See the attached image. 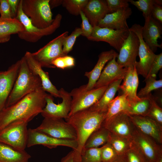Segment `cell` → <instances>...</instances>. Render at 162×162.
<instances>
[{
	"instance_id": "cell-29",
	"label": "cell",
	"mask_w": 162,
	"mask_h": 162,
	"mask_svg": "<svg viewBox=\"0 0 162 162\" xmlns=\"http://www.w3.org/2000/svg\"><path fill=\"white\" fill-rule=\"evenodd\" d=\"M127 97L126 95L122 94L114 98L108 106L104 121L108 120L121 112L127 113L129 105Z\"/></svg>"
},
{
	"instance_id": "cell-7",
	"label": "cell",
	"mask_w": 162,
	"mask_h": 162,
	"mask_svg": "<svg viewBox=\"0 0 162 162\" xmlns=\"http://www.w3.org/2000/svg\"><path fill=\"white\" fill-rule=\"evenodd\" d=\"M28 123L23 121H16L0 130V142L19 150H25L28 138Z\"/></svg>"
},
{
	"instance_id": "cell-10",
	"label": "cell",
	"mask_w": 162,
	"mask_h": 162,
	"mask_svg": "<svg viewBox=\"0 0 162 162\" xmlns=\"http://www.w3.org/2000/svg\"><path fill=\"white\" fill-rule=\"evenodd\" d=\"M35 129L56 138L76 140L74 129L63 118H44L40 125Z\"/></svg>"
},
{
	"instance_id": "cell-20",
	"label": "cell",
	"mask_w": 162,
	"mask_h": 162,
	"mask_svg": "<svg viewBox=\"0 0 162 162\" xmlns=\"http://www.w3.org/2000/svg\"><path fill=\"white\" fill-rule=\"evenodd\" d=\"M145 19V23L142 30V37L145 42L154 52L158 47L162 48V44H158V39L161 37L162 24L152 15Z\"/></svg>"
},
{
	"instance_id": "cell-34",
	"label": "cell",
	"mask_w": 162,
	"mask_h": 162,
	"mask_svg": "<svg viewBox=\"0 0 162 162\" xmlns=\"http://www.w3.org/2000/svg\"><path fill=\"white\" fill-rule=\"evenodd\" d=\"M100 152V147L83 148L80 162H102Z\"/></svg>"
},
{
	"instance_id": "cell-32",
	"label": "cell",
	"mask_w": 162,
	"mask_h": 162,
	"mask_svg": "<svg viewBox=\"0 0 162 162\" xmlns=\"http://www.w3.org/2000/svg\"><path fill=\"white\" fill-rule=\"evenodd\" d=\"M156 75H153L145 78V86L141 88L137 94L139 98L148 96L152 91L162 87V80H156Z\"/></svg>"
},
{
	"instance_id": "cell-21",
	"label": "cell",
	"mask_w": 162,
	"mask_h": 162,
	"mask_svg": "<svg viewBox=\"0 0 162 162\" xmlns=\"http://www.w3.org/2000/svg\"><path fill=\"white\" fill-rule=\"evenodd\" d=\"M24 57L30 69L40 79L43 89L52 96L60 98L59 90L51 82L49 73L43 69L41 65L34 58L32 53L26 51Z\"/></svg>"
},
{
	"instance_id": "cell-47",
	"label": "cell",
	"mask_w": 162,
	"mask_h": 162,
	"mask_svg": "<svg viewBox=\"0 0 162 162\" xmlns=\"http://www.w3.org/2000/svg\"><path fill=\"white\" fill-rule=\"evenodd\" d=\"M9 4L12 18H15L20 0H7Z\"/></svg>"
},
{
	"instance_id": "cell-27",
	"label": "cell",
	"mask_w": 162,
	"mask_h": 162,
	"mask_svg": "<svg viewBox=\"0 0 162 162\" xmlns=\"http://www.w3.org/2000/svg\"><path fill=\"white\" fill-rule=\"evenodd\" d=\"M122 80L120 79L108 85L100 99L89 109L94 111L106 112L108 106L114 98Z\"/></svg>"
},
{
	"instance_id": "cell-26",
	"label": "cell",
	"mask_w": 162,
	"mask_h": 162,
	"mask_svg": "<svg viewBox=\"0 0 162 162\" xmlns=\"http://www.w3.org/2000/svg\"><path fill=\"white\" fill-rule=\"evenodd\" d=\"M24 30L22 24L16 18H0V43L8 42L11 35L18 34Z\"/></svg>"
},
{
	"instance_id": "cell-22",
	"label": "cell",
	"mask_w": 162,
	"mask_h": 162,
	"mask_svg": "<svg viewBox=\"0 0 162 162\" xmlns=\"http://www.w3.org/2000/svg\"><path fill=\"white\" fill-rule=\"evenodd\" d=\"M132 13L131 8L128 7L108 14L99 22L97 26L118 30L129 28L127 20Z\"/></svg>"
},
{
	"instance_id": "cell-18",
	"label": "cell",
	"mask_w": 162,
	"mask_h": 162,
	"mask_svg": "<svg viewBox=\"0 0 162 162\" xmlns=\"http://www.w3.org/2000/svg\"><path fill=\"white\" fill-rule=\"evenodd\" d=\"M20 60L10 66L7 70L0 71V112L5 107L7 101L17 77Z\"/></svg>"
},
{
	"instance_id": "cell-25",
	"label": "cell",
	"mask_w": 162,
	"mask_h": 162,
	"mask_svg": "<svg viewBox=\"0 0 162 162\" xmlns=\"http://www.w3.org/2000/svg\"><path fill=\"white\" fill-rule=\"evenodd\" d=\"M31 158L25 150H19L0 142V162H29Z\"/></svg>"
},
{
	"instance_id": "cell-8",
	"label": "cell",
	"mask_w": 162,
	"mask_h": 162,
	"mask_svg": "<svg viewBox=\"0 0 162 162\" xmlns=\"http://www.w3.org/2000/svg\"><path fill=\"white\" fill-rule=\"evenodd\" d=\"M68 33L67 31L64 32L37 51L32 53L33 56L42 67L55 68L52 64V62L58 57L66 56L63 52V44Z\"/></svg>"
},
{
	"instance_id": "cell-45",
	"label": "cell",
	"mask_w": 162,
	"mask_h": 162,
	"mask_svg": "<svg viewBox=\"0 0 162 162\" xmlns=\"http://www.w3.org/2000/svg\"><path fill=\"white\" fill-rule=\"evenodd\" d=\"M0 18L3 19L11 18L10 6L7 0H0Z\"/></svg>"
},
{
	"instance_id": "cell-38",
	"label": "cell",
	"mask_w": 162,
	"mask_h": 162,
	"mask_svg": "<svg viewBox=\"0 0 162 162\" xmlns=\"http://www.w3.org/2000/svg\"><path fill=\"white\" fill-rule=\"evenodd\" d=\"M100 147V157L102 162H111L118 156L108 142Z\"/></svg>"
},
{
	"instance_id": "cell-2",
	"label": "cell",
	"mask_w": 162,
	"mask_h": 162,
	"mask_svg": "<svg viewBox=\"0 0 162 162\" xmlns=\"http://www.w3.org/2000/svg\"><path fill=\"white\" fill-rule=\"evenodd\" d=\"M106 112L88 108L79 111L65 119L74 128L76 135L78 147L75 151L73 150L74 162H80L86 140L94 131L102 126Z\"/></svg>"
},
{
	"instance_id": "cell-11",
	"label": "cell",
	"mask_w": 162,
	"mask_h": 162,
	"mask_svg": "<svg viewBox=\"0 0 162 162\" xmlns=\"http://www.w3.org/2000/svg\"><path fill=\"white\" fill-rule=\"evenodd\" d=\"M142 28L140 25L135 24L129 30L137 35L139 41L138 56L140 60L134 65L136 72L138 75H141L146 78L156 55L144 41L142 35Z\"/></svg>"
},
{
	"instance_id": "cell-39",
	"label": "cell",
	"mask_w": 162,
	"mask_h": 162,
	"mask_svg": "<svg viewBox=\"0 0 162 162\" xmlns=\"http://www.w3.org/2000/svg\"><path fill=\"white\" fill-rule=\"evenodd\" d=\"M149 96L151 100V105L147 116L162 125V109L158 104L151 93L149 94Z\"/></svg>"
},
{
	"instance_id": "cell-23",
	"label": "cell",
	"mask_w": 162,
	"mask_h": 162,
	"mask_svg": "<svg viewBox=\"0 0 162 162\" xmlns=\"http://www.w3.org/2000/svg\"><path fill=\"white\" fill-rule=\"evenodd\" d=\"M82 11L93 27L108 14L106 2L104 0H90Z\"/></svg>"
},
{
	"instance_id": "cell-28",
	"label": "cell",
	"mask_w": 162,
	"mask_h": 162,
	"mask_svg": "<svg viewBox=\"0 0 162 162\" xmlns=\"http://www.w3.org/2000/svg\"><path fill=\"white\" fill-rule=\"evenodd\" d=\"M110 133L102 126L94 131L86 140L83 148H96L108 142Z\"/></svg>"
},
{
	"instance_id": "cell-48",
	"label": "cell",
	"mask_w": 162,
	"mask_h": 162,
	"mask_svg": "<svg viewBox=\"0 0 162 162\" xmlns=\"http://www.w3.org/2000/svg\"><path fill=\"white\" fill-rule=\"evenodd\" d=\"M64 56L58 57L55 59L52 62V64L55 67L62 69L66 68Z\"/></svg>"
},
{
	"instance_id": "cell-35",
	"label": "cell",
	"mask_w": 162,
	"mask_h": 162,
	"mask_svg": "<svg viewBox=\"0 0 162 162\" xmlns=\"http://www.w3.org/2000/svg\"><path fill=\"white\" fill-rule=\"evenodd\" d=\"M82 33L80 28L76 27L69 35L65 38L63 44V52L67 55L73 48L76 38Z\"/></svg>"
},
{
	"instance_id": "cell-16",
	"label": "cell",
	"mask_w": 162,
	"mask_h": 162,
	"mask_svg": "<svg viewBox=\"0 0 162 162\" xmlns=\"http://www.w3.org/2000/svg\"><path fill=\"white\" fill-rule=\"evenodd\" d=\"M139 46L137 36L130 31L128 36L123 43L117 57L118 64L124 68L134 67L138 56Z\"/></svg>"
},
{
	"instance_id": "cell-36",
	"label": "cell",
	"mask_w": 162,
	"mask_h": 162,
	"mask_svg": "<svg viewBox=\"0 0 162 162\" xmlns=\"http://www.w3.org/2000/svg\"><path fill=\"white\" fill-rule=\"evenodd\" d=\"M128 1L142 12L145 19L152 15L151 10L154 0H128Z\"/></svg>"
},
{
	"instance_id": "cell-6",
	"label": "cell",
	"mask_w": 162,
	"mask_h": 162,
	"mask_svg": "<svg viewBox=\"0 0 162 162\" xmlns=\"http://www.w3.org/2000/svg\"><path fill=\"white\" fill-rule=\"evenodd\" d=\"M107 86L88 90L86 84L72 90L70 92L71 97V108L68 117L95 104L102 97Z\"/></svg>"
},
{
	"instance_id": "cell-33",
	"label": "cell",
	"mask_w": 162,
	"mask_h": 162,
	"mask_svg": "<svg viewBox=\"0 0 162 162\" xmlns=\"http://www.w3.org/2000/svg\"><path fill=\"white\" fill-rule=\"evenodd\" d=\"M88 1V0H63L62 5L70 14L76 16L80 14V12L82 10Z\"/></svg>"
},
{
	"instance_id": "cell-31",
	"label": "cell",
	"mask_w": 162,
	"mask_h": 162,
	"mask_svg": "<svg viewBox=\"0 0 162 162\" xmlns=\"http://www.w3.org/2000/svg\"><path fill=\"white\" fill-rule=\"evenodd\" d=\"M108 142L118 156L124 155L132 147L130 139L111 133Z\"/></svg>"
},
{
	"instance_id": "cell-46",
	"label": "cell",
	"mask_w": 162,
	"mask_h": 162,
	"mask_svg": "<svg viewBox=\"0 0 162 162\" xmlns=\"http://www.w3.org/2000/svg\"><path fill=\"white\" fill-rule=\"evenodd\" d=\"M151 15L154 18L158 21L161 24H162V5L156 4L155 2V3L153 4L152 8L151 10Z\"/></svg>"
},
{
	"instance_id": "cell-12",
	"label": "cell",
	"mask_w": 162,
	"mask_h": 162,
	"mask_svg": "<svg viewBox=\"0 0 162 162\" xmlns=\"http://www.w3.org/2000/svg\"><path fill=\"white\" fill-rule=\"evenodd\" d=\"M62 101L56 104L53 102V96L48 94L46 98V105L41 115L44 118L66 119L70 110L71 97L70 93L61 88L59 90Z\"/></svg>"
},
{
	"instance_id": "cell-30",
	"label": "cell",
	"mask_w": 162,
	"mask_h": 162,
	"mask_svg": "<svg viewBox=\"0 0 162 162\" xmlns=\"http://www.w3.org/2000/svg\"><path fill=\"white\" fill-rule=\"evenodd\" d=\"M134 102H129L128 108L127 112L130 115L147 116L151 105V100L149 95L147 97Z\"/></svg>"
},
{
	"instance_id": "cell-24",
	"label": "cell",
	"mask_w": 162,
	"mask_h": 162,
	"mask_svg": "<svg viewBox=\"0 0 162 162\" xmlns=\"http://www.w3.org/2000/svg\"><path fill=\"white\" fill-rule=\"evenodd\" d=\"M117 53L114 50H111L103 52L99 54L98 61L93 69L85 73V76L88 79V82L86 84V90H89L94 88L105 64Z\"/></svg>"
},
{
	"instance_id": "cell-37",
	"label": "cell",
	"mask_w": 162,
	"mask_h": 162,
	"mask_svg": "<svg viewBox=\"0 0 162 162\" xmlns=\"http://www.w3.org/2000/svg\"><path fill=\"white\" fill-rule=\"evenodd\" d=\"M134 70V66L128 68L126 73L123 79V83L119 87V90L121 91V94H124L127 96L129 94L132 84Z\"/></svg>"
},
{
	"instance_id": "cell-13",
	"label": "cell",
	"mask_w": 162,
	"mask_h": 162,
	"mask_svg": "<svg viewBox=\"0 0 162 162\" xmlns=\"http://www.w3.org/2000/svg\"><path fill=\"white\" fill-rule=\"evenodd\" d=\"M129 32V28L118 30L95 26L93 27L92 32L87 39L91 41L106 42L119 52Z\"/></svg>"
},
{
	"instance_id": "cell-3",
	"label": "cell",
	"mask_w": 162,
	"mask_h": 162,
	"mask_svg": "<svg viewBox=\"0 0 162 162\" xmlns=\"http://www.w3.org/2000/svg\"><path fill=\"white\" fill-rule=\"evenodd\" d=\"M20 60L18 74L5 107L14 104L28 94L42 88L40 79L30 69L24 56Z\"/></svg>"
},
{
	"instance_id": "cell-50",
	"label": "cell",
	"mask_w": 162,
	"mask_h": 162,
	"mask_svg": "<svg viewBox=\"0 0 162 162\" xmlns=\"http://www.w3.org/2000/svg\"><path fill=\"white\" fill-rule=\"evenodd\" d=\"M61 162H74V151L72 150L66 156L63 158Z\"/></svg>"
},
{
	"instance_id": "cell-51",
	"label": "cell",
	"mask_w": 162,
	"mask_h": 162,
	"mask_svg": "<svg viewBox=\"0 0 162 162\" xmlns=\"http://www.w3.org/2000/svg\"><path fill=\"white\" fill-rule=\"evenodd\" d=\"M63 0H50L49 4L51 9L62 4Z\"/></svg>"
},
{
	"instance_id": "cell-41",
	"label": "cell",
	"mask_w": 162,
	"mask_h": 162,
	"mask_svg": "<svg viewBox=\"0 0 162 162\" xmlns=\"http://www.w3.org/2000/svg\"><path fill=\"white\" fill-rule=\"evenodd\" d=\"M109 13L129 7L128 0H106Z\"/></svg>"
},
{
	"instance_id": "cell-14",
	"label": "cell",
	"mask_w": 162,
	"mask_h": 162,
	"mask_svg": "<svg viewBox=\"0 0 162 162\" xmlns=\"http://www.w3.org/2000/svg\"><path fill=\"white\" fill-rule=\"evenodd\" d=\"M40 145L50 148H56L58 146H65L72 148L75 151L78 147L76 140L58 139L49 136L36 130L28 129L27 147H30Z\"/></svg>"
},
{
	"instance_id": "cell-42",
	"label": "cell",
	"mask_w": 162,
	"mask_h": 162,
	"mask_svg": "<svg viewBox=\"0 0 162 162\" xmlns=\"http://www.w3.org/2000/svg\"><path fill=\"white\" fill-rule=\"evenodd\" d=\"M139 84L138 75L135 65L134 66L133 78L131 90L129 94L127 97L129 102H134L140 99L137 96V90Z\"/></svg>"
},
{
	"instance_id": "cell-49",
	"label": "cell",
	"mask_w": 162,
	"mask_h": 162,
	"mask_svg": "<svg viewBox=\"0 0 162 162\" xmlns=\"http://www.w3.org/2000/svg\"><path fill=\"white\" fill-rule=\"evenodd\" d=\"M64 57L66 68H71L74 66L75 61L74 58L73 57L67 55L64 56Z\"/></svg>"
},
{
	"instance_id": "cell-15",
	"label": "cell",
	"mask_w": 162,
	"mask_h": 162,
	"mask_svg": "<svg viewBox=\"0 0 162 162\" xmlns=\"http://www.w3.org/2000/svg\"><path fill=\"white\" fill-rule=\"evenodd\" d=\"M102 126L112 134L130 139L136 129L129 115L124 112L104 121Z\"/></svg>"
},
{
	"instance_id": "cell-5",
	"label": "cell",
	"mask_w": 162,
	"mask_h": 162,
	"mask_svg": "<svg viewBox=\"0 0 162 162\" xmlns=\"http://www.w3.org/2000/svg\"><path fill=\"white\" fill-rule=\"evenodd\" d=\"M49 1L50 0L22 1L23 13L30 19L32 24L38 28H46L53 21Z\"/></svg>"
},
{
	"instance_id": "cell-9",
	"label": "cell",
	"mask_w": 162,
	"mask_h": 162,
	"mask_svg": "<svg viewBox=\"0 0 162 162\" xmlns=\"http://www.w3.org/2000/svg\"><path fill=\"white\" fill-rule=\"evenodd\" d=\"M130 139L132 146L138 150L149 162H157L162 158V145L136 128Z\"/></svg>"
},
{
	"instance_id": "cell-52",
	"label": "cell",
	"mask_w": 162,
	"mask_h": 162,
	"mask_svg": "<svg viewBox=\"0 0 162 162\" xmlns=\"http://www.w3.org/2000/svg\"><path fill=\"white\" fill-rule=\"evenodd\" d=\"M111 162H127L124 155L118 156L114 160Z\"/></svg>"
},
{
	"instance_id": "cell-19",
	"label": "cell",
	"mask_w": 162,
	"mask_h": 162,
	"mask_svg": "<svg viewBox=\"0 0 162 162\" xmlns=\"http://www.w3.org/2000/svg\"><path fill=\"white\" fill-rule=\"evenodd\" d=\"M118 54L117 53L107 63L96 82L94 88L108 86L114 82L123 79L128 68H123L117 62L116 58Z\"/></svg>"
},
{
	"instance_id": "cell-4",
	"label": "cell",
	"mask_w": 162,
	"mask_h": 162,
	"mask_svg": "<svg viewBox=\"0 0 162 162\" xmlns=\"http://www.w3.org/2000/svg\"><path fill=\"white\" fill-rule=\"evenodd\" d=\"M22 1L19 4L16 18L22 24L25 30L18 33V35L21 39L30 43L38 41L44 36L50 35L60 27L62 15L58 14L54 19L52 24L49 27L44 28H40L34 26L30 19L23 13L22 9Z\"/></svg>"
},
{
	"instance_id": "cell-43",
	"label": "cell",
	"mask_w": 162,
	"mask_h": 162,
	"mask_svg": "<svg viewBox=\"0 0 162 162\" xmlns=\"http://www.w3.org/2000/svg\"><path fill=\"white\" fill-rule=\"evenodd\" d=\"M80 15L82 21L80 27L82 32L81 35L88 38L92 32L93 27L90 24L82 11L80 12Z\"/></svg>"
},
{
	"instance_id": "cell-40",
	"label": "cell",
	"mask_w": 162,
	"mask_h": 162,
	"mask_svg": "<svg viewBox=\"0 0 162 162\" xmlns=\"http://www.w3.org/2000/svg\"><path fill=\"white\" fill-rule=\"evenodd\" d=\"M124 155L127 162H149L138 150L132 146Z\"/></svg>"
},
{
	"instance_id": "cell-44",
	"label": "cell",
	"mask_w": 162,
	"mask_h": 162,
	"mask_svg": "<svg viewBox=\"0 0 162 162\" xmlns=\"http://www.w3.org/2000/svg\"><path fill=\"white\" fill-rule=\"evenodd\" d=\"M162 68V53L156 55L146 77L156 75Z\"/></svg>"
},
{
	"instance_id": "cell-17",
	"label": "cell",
	"mask_w": 162,
	"mask_h": 162,
	"mask_svg": "<svg viewBox=\"0 0 162 162\" xmlns=\"http://www.w3.org/2000/svg\"><path fill=\"white\" fill-rule=\"evenodd\" d=\"M129 115L137 130L162 145V125L147 116Z\"/></svg>"
},
{
	"instance_id": "cell-1",
	"label": "cell",
	"mask_w": 162,
	"mask_h": 162,
	"mask_svg": "<svg viewBox=\"0 0 162 162\" xmlns=\"http://www.w3.org/2000/svg\"><path fill=\"white\" fill-rule=\"evenodd\" d=\"M48 94L43 88L28 94L14 104L0 112V130L18 120L27 122L42 112L46 105Z\"/></svg>"
}]
</instances>
